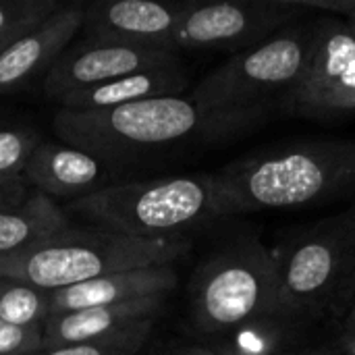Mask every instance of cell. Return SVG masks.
Here are the masks:
<instances>
[{"label": "cell", "mask_w": 355, "mask_h": 355, "mask_svg": "<svg viewBox=\"0 0 355 355\" xmlns=\"http://www.w3.org/2000/svg\"><path fill=\"white\" fill-rule=\"evenodd\" d=\"M214 218L302 208L355 196V139L254 150L210 173Z\"/></svg>", "instance_id": "cell-1"}, {"label": "cell", "mask_w": 355, "mask_h": 355, "mask_svg": "<svg viewBox=\"0 0 355 355\" xmlns=\"http://www.w3.org/2000/svg\"><path fill=\"white\" fill-rule=\"evenodd\" d=\"M314 21L293 23L266 42L231 54L191 92L212 127V139L239 133L277 112L308 67Z\"/></svg>", "instance_id": "cell-2"}, {"label": "cell", "mask_w": 355, "mask_h": 355, "mask_svg": "<svg viewBox=\"0 0 355 355\" xmlns=\"http://www.w3.org/2000/svg\"><path fill=\"white\" fill-rule=\"evenodd\" d=\"M189 250L187 239H137L106 227L69 225L21 252L0 256V277L52 293L114 272L173 266Z\"/></svg>", "instance_id": "cell-3"}, {"label": "cell", "mask_w": 355, "mask_h": 355, "mask_svg": "<svg viewBox=\"0 0 355 355\" xmlns=\"http://www.w3.org/2000/svg\"><path fill=\"white\" fill-rule=\"evenodd\" d=\"M272 258L279 316L343 320L355 297V206L295 231Z\"/></svg>", "instance_id": "cell-4"}, {"label": "cell", "mask_w": 355, "mask_h": 355, "mask_svg": "<svg viewBox=\"0 0 355 355\" xmlns=\"http://www.w3.org/2000/svg\"><path fill=\"white\" fill-rule=\"evenodd\" d=\"M96 227L137 239H185L214 218L210 173L104 185L69 206Z\"/></svg>", "instance_id": "cell-5"}, {"label": "cell", "mask_w": 355, "mask_h": 355, "mask_svg": "<svg viewBox=\"0 0 355 355\" xmlns=\"http://www.w3.org/2000/svg\"><path fill=\"white\" fill-rule=\"evenodd\" d=\"M54 131L62 144L79 148L106 162L202 135L212 139L210 121L191 98L166 96L112 108L71 110L54 114Z\"/></svg>", "instance_id": "cell-6"}, {"label": "cell", "mask_w": 355, "mask_h": 355, "mask_svg": "<svg viewBox=\"0 0 355 355\" xmlns=\"http://www.w3.org/2000/svg\"><path fill=\"white\" fill-rule=\"evenodd\" d=\"M279 316L272 250L241 237L212 254L191 281V320L204 335H227Z\"/></svg>", "instance_id": "cell-7"}, {"label": "cell", "mask_w": 355, "mask_h": 355, "mask_svg": "<svg viewBox=\"0 0 355 355\" xmlns=\"http://www.w3.org/2000/svg\"><path fill=\"white\" fill-rule=\"evenodd\" d=\"M277 112L289 119L331 121L355 112V37L345 19H314L306 71Z\"/></svg>", "instance_id": "cell-8"}, {"label": "cell", "mask_w": 355, "mask_h": 355, "mask_svg": "<svg viewBox=\"0 0 355 355\" xmlns=\"http://www.w3.org/2000/svg\"><path fill=\"white\" fill-rule=\"evenodd\" d=\"M308 10L291 0H220L193 2L183 15L171 48L202 52H243L281 29L304 21Z\"/></svg>", "instance_id": "cell-9"}, {"label": "cell", "mask_w": 355, "mask_h": 355, "mask_svg": "<svg viewBox=\"0 0 355 355\" xmlns=\"http://www.w3.org/2000/svg\"><path fill=\"white\" fill-rule=\"evenodd\" d=\"M183 64L179 54L158 48L146 46H129V44H108V42H92L81 40L69 46L48 75L42 81L44 96L52 102L58 98L85 89L92 85H100L125 75L179 67Z\"/></svg>", "instance_id": "cell-10"}, {"label": "cell", "mask_w": 355, "mask_h": 355, "mask_svg": "<svg viewBox=\"0 0 355 355\" xmlns=\"http://www.w3.org/2000/svg\"><path fill=\"white\" fill-rule=\"evenodd\" d=\"M187 2L110 0L83 6V33L92 42L129 44L168 50L173 35L189 8ZM177 54V52H175Z\"/></svg>", "instance_id": "cell-11"}, {"label": "cell", "mask_w": 355, "mask_h": 355, "mask_svg": "<svg viewBox=\"0 0 355 355\" xmlns=\"http://www.w3.org/2000/svg\"><path fill=\"white\" fill-rule=\"evenodd\" d=\"M83 27V6L69 4L21 33L0 52V96L25 89L46 77Z\"/></svg>", "instance_id": "cell-12"}, {"label": "cell", "mask_w": 355, "mask_h": 355, "mask_svg": "<svg viewBox=\"0 0 355 355\" xmlns=\"http://www.w3.org/2000/svg\"><path fill=\"white\" fill-rule=\"evenodd\" d=\"M168 295H152L125 304L100 306L50 316L44 324V347L89 343L121 335L148 320H158Z\"/></svg>", "instance_id": "cell-13"}, {"label": "cell", "mask_w": 355, "mask_h": 355, "mask_svg": "<svg viewBox=\"0 0 355 355\" xmlns=\"http://www.w3.org/2000/svg\"><path fill=\"white\" fill-rule=\"evenodd\" d=\"M177 272L173 266L141 268L129 272L106 275L75 287L50 293V316L69 314L100 306L125 304L152 295H168L177 287Z\"/></svg>", "instance_id": "cell-14"}, {"label": "cell", "mask_w": 355, "mask_h": 355, "mask_svg": "<svg viewBox=\"0 0 355 355\" xmlns=\"http://www.w3.org/2000/svg\"><path fill=\"white\" fill-rule=\"evenodd\" d=\"M104 162L67 144H40L23 179L48 198H83L100 189Z\"/></svg>", "instance_id": "cell-15"}, {"label": "cell", "mask_w": 355, "mask_h": 355, "mask_svg": "<svg viewBox=\"0 0 355 355\" xmlns=\"http://www.w3.org/2000/svg\"><path fill=\"white\" fill-rule=\"evenodd\" d=\"M187 73L183 64L141 71L133 75H125L100 85H92L85 89L71 92L56 102L62 108L71 110H92V108H112L121 104H131L139 100L152 98H166V96H181L187 87Z\"/></svg>", "instance_id": "cell-16"}, {"label": "cell", "mask_w": 355, "mask_h": 355, "mask_svg": "<svg viewBox=\"0 0 355 355\" xmlns=\"http://www.w3.org/2000/svg\"><path fill=\"white\" fill-rule=\"evenodd\" d=\"M64 227L67 212L52 198L33 191L19 208L0 210V256L21 252Z\"/></svg>", "instance_id": "cell-17"}, {"label": "cell", "mask_w": 355, "mask_h": 355, "mask_svg": "<svg viewBox=\"0 0 355 355\" xmlns=\"http://www.w3.org/2000/svg\"><path fill=\"white\" fill-rule=\"evenodd\" d=\"M50 318V291L0 277V322L44 327Z\"/></svg>", "instance_id": "cell-18"}, {"label": "cell", "mask_w": 355, "mask_h": 355, "mask_svg": "<svg viewBox=\"0 0 355 355\" xmlns=\"http://www.w3.org/2000/svg\"><path fill=\"white\" fill-rule=\"evenodd\" d=\"M156 320H148L135 329H129L121 335L106 337L89 343H73L60 347H42L37 355H139L148 343Z\"/></svg>", "instance_id": "cell-19"}, {"label": "cell", "mask_w": 355, "mask_h": 355, "mask_svg": "<svg viewBox=\"0 0 355 355\" xmlns=\"http://www.w3.org/2000/svg\"><path fill=\"white\" fill-rule=\"evenodd\" d=\"M58 8L54 0H0V40L25 33Z\"/></svg>", "instance_id": "cell-20"}, {"label": "cell", "mask_w": 355, "mask_h": 355, "mask_svg": "<svg viewBox=\"0 0 355 355\" xmlns=\"http://www.w3.org/2000/svg\"><path fill=\"white\" fill-rule=\"evenodd\" d=\"M37 133L23 127H2L0 129V175L2 177H23V171L37 150Z\"/></svg>", "instance_id": "cell-21"}, {"label": "cell", "mask_w": 355, "mask_h": 355, "mask_svg": "<svg viewBox=\"0 0 355 355\" xmlns=\"http://www.w3.org/2000/svg\"><path fill=\"white\" fill-rule=\"evenodd\" d=\"M281 331L277 324L264 320H256L245 324L235 333V339L229 347H223L216 355H277L279 354Z\"/></svg>", "instance_id": "cell-22"}, {"label": "cell", "mask_w": 355, "mask_h": 355, "mask_svg": "<svg viewBox=\"0 0 355 355\" xmlns=\"http://www.w3.org/2000/svg\"><path fill=\"white\" fill-rule=\"evenodd\" d=\"M44 347V327L0 322V355H37Z\"/></svg>", "instance_id": "cell-23"}, {"label": "cell", "mask_w": 355, "mask_h": 355, "mask_svg": "<svg viewBox=\"0 0 355 355\" xmlns=\"http://www.w3.org/2000/svg\"><path fill=\"white\" fill-rule=\"evenodd\" d=\"M295 6L308 12H327L343 17L355 37V0H291Z\"/></svg>", "instance_id": "cell-24"}, {"label": "cell", "mask_w": 355, "mask_h": 355, "mask_svg": "<svg viewBox=\"0 0 355 355\" xmlns=\"http://www.w3.org/2000/svg\"><path fill=\"white\" fill-rule=\"evenodd\" d=\"M29 183L23 177H2L0 175V210L19 208L29 198Z\"/></svg>", "instance_id": "cell-25"}, {"label": "cell", "mask_w": 355, "mask_h": 355, "mask_svg": "<svg viewBox=\"0 0 355 355\" xmlns=\"http://www.w3.org/2000/svg\"><path fill=\"white\" fill-rule=\"evenodd\" d=\"M146 355H212V349L202 347V345H193V343L175 341V343L162 345V347H158V349H154V352Z\"/></svg>", "instance_id": "cell-26"}, {"label": "cell", "mask_w": 355, "mask_h": 355, "mask_svg": "<svg viewBox=\"0 0 355 355\" xmlns=\"http://www.w3.org/2000/svg\"><path fill=\"white\" fill-rule=\"evenodd\" d=\"M339 345H341V352L345 355H355V312H349L341 320Z\"/></svg>", "instance_id": "cell-27"}, {"label": "cell", "mask_w": 355, "mask_h": 355, "mask_svg": "<svg viewBox=\"0 0 355 355\" xmlns=\"http://www.w3.org/2000/svg\"><path fill=\"white\" fill-rule=\"evenodd\" d=\"M17 37H19V35H12V37H2V40H0V52H2V50H4V48H6V46L12 42V40H17Z\"/></svg>", "instance_id": "cell-28"}, {"label": "cell", "mask_w": 355, "mask_h": 355, "mask_svg": "<svg viewBox=\"0 0 355 355\" xmlns=\"http://www.w3.org/2000/svg\"><path fill=\"white\" fill-rule=\"evenodd\" d=\"M277 355H324L320 352H295V354H277Z\"/></svg>", "instance_id": "cell-29"}, {"label": "cell", "mask_w": 355, "mask_h": 355, "mask_svg": "<svg viewBox=\"0 0 355 355\" xmlns=\"http://www.w3.org/2000/svg\"><path fill=\"white\" fill-rule=\"evenodd\" d=\"M349 312H355V297H354V304H352V310Z\"/></svg>", "instance_id": "cell-30"}, {"label": "cell", "mask_w": 355, "mask_h": 355, "mask_svg": "<svg viewBox=\"0 0 355 355\" xmlns=\"http://www.w3.org/2000/svg\"><path fill=\"white\" fill-rule=\"evenodd\" d=\"M212 355H216V354H214V352H212Z\"/></svg>", "instance_id": "cell-31"}]
</instances>
